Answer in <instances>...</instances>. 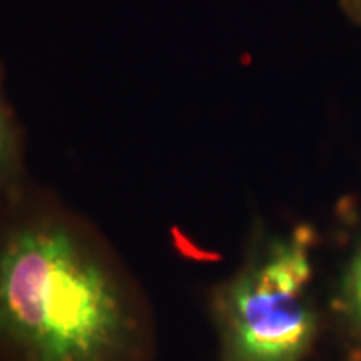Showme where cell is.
Returning <instances> with one entry per match:
<instances>
[{
  "mask_svg": "<svg viewBox=\"0 0 361 361\" xmlns=\"http://www.w3.org/2000/svg\"><path fill=\"white\" fill-rule=\"evenodd\" d=\"M340 4L345 16L361 27V0H340Z\"/></svg>",
  "mask_w": 361,
  "mask_h": 361,
  "instance_id": "cell-5",
  "label": "cell"
},
{
  "mask_svg": "<svg viewBox=\"0 0 361 361\" xmlns=\"http://www.w3.org/2000/svg\"><path fill=\"white\" fill-rule=\"evenodd\" d=\"M308 226L259 236L245 263L211 291L219 361H305L318 335Z\"/></svg>",
  "mask_w": 361,
  "mask_h": 361,
  "instance_id": "cell-2",
  "label": "cell"
},
{
  "mask_svg": "<svg viewBox=\"0 0 361 361\" xmlns=\"http://www.w3.org/2000/svg\"><path fill=\"white\" fill-rule=\"evenodd\" d=\"M340 303L348 326L361 340V247L350 261L343 278Z\"/></svg>",
  "mask_w": 361,
  "mask_h": 361,
  "instance_id": "cell-4",
  "label": "cell"
},
{
  "mask_svg": "<svg viewBox=\"0 0 361 361\" xmlns=\"http://www.w3.org/2000/svg\"><path fill=\"white\" fill-rule=\"evenodd\" d=\"M0 218L4 361H154V311L123 256L85 216L22 186Z\"/></svg>",
  "mask_w": 361,
  "mask_h": 361,
  "instance_id": "cell-1",
  "label": "cell"
},
{
  "mask_svg": "<svg viewBox=\"0 0 361 361\" xmlns=\"http://www.w3.org/2000/svg\"><path fill=\"white\" fill-rule=\"evenodd\" d=\"M25 186L24 139L8 106L0 72V191L11 194Z\"/></svg>",
  "mask_w": 361,
  "mask_h": 361,
  "instance_id": "cell-3",
  "label": "cell"
}]
</instances>
